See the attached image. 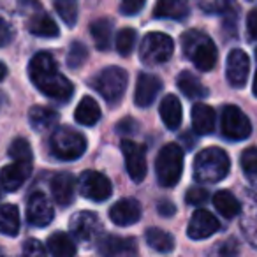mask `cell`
<instances>
[{
	"mask_svg": "<svg viewBox=\"0 0 257 257\" xmlns=\"http://www.w3.org/2000/svg\"><path fill=\"white\" fill-rule=\"evenodd\" d=\"M29 72L34 85L50 99L67 102L74 92L72 83L58 71L53 57L46 51H39L37 55H34L29 65Z\"/></svg>",
	"mask_w": 257,
	"mask_h": 257,
	"instance_id": "obj_1",
	"label": "cell"
},
{
	"mask_svg": "<svg viewBox=\"0 0 257 257\" xmlns=\"http://www.w3.org/2000/svg\"><path fill=\"white\" fill-rule=\"evenodd\" d=\"M231 159L222 148H204L194 159V178L201 183H217L229 175Z\"/></svg>",
	"mask_w": 257,
	"mask_h": 257,
	"instance_id": "obj_2",
	"label": "cell"
},
{
	"mask_svg": "<svg viewBox=\"0 0 257 257\" xmlns=\"http://www.w3.org/2000/svg\"><path fill=\"white\" fill-rule=\"evenodd\" d=\"M182 46L187 58L199 71L208 72L217 65V46L204 32H199V30L185 32L182 37Z\"/></svg>",
	"mask_w": 257,
	"mask_h": 257,
	"instance_id": "obj_3",
	"label": "cell"
},
{
	"mask_svg": "<svg viewBox=\"0 0 257 257\" xmlns=\"http://www.w3.org/2000/svg\"><path fill=\"white\" fill-rule=\"evenodd\" d=\"M157 182L162 187H175L183 173V150L176 143H169L159 152L155 161Z\"/></svg>",
	"mask_w": 257,
	"mask_h": 257,
	"instance_id": "obj_4",
	"label": "cell"
},
{
	"mask_svg": "<svg viewBox=\"0 0 257 257\" xmlns=\"http://www.w3.org/2000/svg\"><path fill=\"white\" fill-rule=\"evenodd\" d=\"M51 152L62 161H76L86 150V140L79 131L72 127H57L50 138Z\"/></svg>",
	"mask_w": 257,
	"mask_h": 257,
	"instance_id": "obj_5",
	"label": "cell"
},
{
	"mask_svg": "<svg viewBox=\"0 0 257 257\" xmlns=\"http://www.w3.org/2000/svg\"><path fill=\"white\" fill-rule=\"evenodd\" d=\"M175 51V43L169 36L162 32H150L143 37L140 48L141 62L147 65H161L171 58Z\"/></svg>",
	"mask_w": 257,
	"mask_h": 257,
	"instance_id": "obj_6",
	"label": "cell"
},
{
	"mask_svg": "<svg viewBox=\"0 0 257 257\" xmlns=\"http://www.w3.org/2000/svg\"><path fill=\"white\" fill-rule=\"evenodd\" d=\"M127 83H128L127 72L121 67L111 65V67H106L102 72L97 74L93 86L106 99V102L114 104L123 97L125 90H127Z\"/></svg>",
	"mask_w": 257,
	"mask_h": 257,
	"instance_id": "obj_7",
	"label": "cell"
},
{
	"mask_svg": "<svg viewBox=\"0 0 257 257\" xmlns=\"http://www.w3.org/2000/svg\"><path fill=\"white\" fill-rule=\"evenodd\" d=\"M220 128L222 134L231 141H243L252 133V125H250L248 116L234 104H229V106H225L222 109Z\"/></svg>",
	"mask_w": 257,
	"mask_h": 257,
	"instance_id": "obj_8",
	"label": "cell"
},
{
	"mask_svg": "<svg viewBox=\"0 0 257 257\" xmlns=\"http://www.w3.org/2000/svg\"><path fill=\"white\" fill-rule=\"evenodd\" d=\"M78 187L83 197H86V199H90V201H95V203L106 201L107 197L111 196V192H113L109 178L104 176L102 173H99V171L81 173Z\"/></svg>",
	"mask_w": 257,
	"mask_h": 257,
	"instance_id": "obj_9",
	"label": "cell"
},
{
	"mask_svg": "<svg viewBox=\"0 0 257 257\" xmlns=\"http://www.w3.org/2000/svg\"><path fill=\"white\" fill-rule=\"evenodd\" d=\"M69 227L72 236L81 243H93L102 231L99 217L93 211H78L76 215H72Z\"/></svg>",
	"mask_w": 257,
	"mask_h": 257,
	"instance_id": "obj_10",
	"label": "cell"
},
{
	"mask_svg": "<svg viewBox=\"0 0 257 257\" xmlns=\"http://www.w3.org/2000/svg\"><path fill=\"white\" fill-rule=\"evenodd\" d=\"M121 152H123L125 169H127L128 176L136 183L143 182L145 176H147V155H145V148L141 145L134 143L133 140H123L121 141Z\"/></svg>",
	"mask_w": 257,
	"mask_h": 257,
	"instance_id": "obj_11",
	"label": "cell"
},
{
	"mask_svg": "<svg viewBox=\"0 0 257 257\" xmlns=\"http://www.w3.org/2000/svg\"><path fill=\"white\" fill-rule=\"evenodd\" d=\"M250 72V58L243 50H232L225 62V78L232 88H243Z\"/></svg>",
	"mask_w": 257,
	"mask_h": 257,
	"instance_id": "obj_12",
	"label": "cell"
},
{
	"mask_svg": "<svg viewBox=\"0 0 257 257\" xmlns=\"http://www.w3.org/2000/svg\"><path fill=\"white\" fill-rule=\"evenodd\" d=\"M55 217L53 206L43 192H34L27 204V220L36 227H46Z\"/></svg>",
	"mask_w": 257,
	"mask_h": 257,
	"instance_id": "obj_13",
	"label": "cell"
},
{
	"mask_svg": "<svg viewBox=\"0 0 257 257\" xmlns=\"http://www.w3.org/2000/svg\"><path fill=\"white\" fill-rule=\"evenodd\" d=\"M99 252L102 257H138V245L134 238L107 234L99 241Z\"/></svg>",
	"mask_w": 257,
	"mask_h": 257,
	"instance_id": "obj_14",
	"label": "cell"
},
{
	"mask_svg": "<svg viewBox=\"0 0 257 257\" xmlns=\"http://www.w3.org/2000/svg\"><path fill=\"white\" fill-rule=\"evenodd\" d=\"M218 220L213 217V213L206 210H196L189 222V229L187 234L192 239H206L213 236L218 231Z\"/></svg>",
	"mask_w": 257,
	"mask_h": 257,
	"instance_id": "obj_15",
	"label": "cell"
},
{
	"mask_svg": "<svg viewBox=\"0 0 257 257\" xmlns=\"http://www.w3.org/2000/svg\"><path fill=\"white\" fill-rule=\"evenodd\" d=\"M109 218L113 224L116 225H133L141 218V206L136 199L127 197V199H120L114 203L109 210Z\"/></svg>",
	"mask_w": 257,
	"mask_h": 257,
	"instance_id": "obj_16",
	"label": "cell"
},
{
	"mask_svg": "<svg viewBox=\"0 0 257 257\" xmlns=\"http://www.w3.org/2000/svg\"><path fill=\"white\" fill-rule=\"evenodd\" d=\"M30 171H32V164H25V162H13L4 166L0 169V185L8 192H15L27 182Z\"/></svg>",
	"mask_w": 257,
	"mask_h": 257,
	"instance_id": "obj_17",
	"label": "cell"
},
{
	"mask_svg": "<svg viewBox=\"0 0 257 257\" xmlns=\"http://www.w3.org/2000/svg\"><path fill=\"white\" fill-rule=\"evenodd\" d=\"M162 90V81L154 74H140L134 92V102L140 107H148Z\"/></svg>",
	"mask_w": 257,
	"mask_h": 257,
	"instance_id": "obj_18",
	"label": "cell"
},
{
	"mask_svg": "<svg viewBox=\"0 0 257 257\" xmlns=\"http://www.w3.org/2000/svg\"><path fill=\"white\" fill-rule=\"evenodd\" d=\"M76 192V180L69 173H58L51 180V194L57 204L60 206H69L74 199Z\"/></svg>",
	"mask_w": 257,
	"mask_h": 257,
	"instance_id": "obj_19",
	"label": "cell"
},
{
	"mask_svg": "<svg viewBox=\"0 0 257 257\" xmlns=\"http://www.w3.org/2000/svg\"><path fill=\"white\" fill-rule=\"evenodd\" d=\"M159 111H161V118L164 121V125L171 131L180 127L182 123V102L176 95L169 93L164 99L161 100V106H159Z\"/></svg>",
	"mask_w": 257,
	"mask_h": 257,
	"instance_id": "obj_20",
	"label": "cell"
},
{
	"mask_svg": "<svg viewBox=\"0 0 257 257\" xmlns=\"http://www.w3.org/2000/svg\"><path fill=\"white\" fill-rule=\"evenodd\" d=\"M192 127L197 134H210L215 128V111L208 104H196L192 107Z\"/></svg>",
	"mask_w": 257,
	"mask_h": 257,
	"instance_id": "obj_21",
	"label": "cell"
},
{
	"mask_svg": "<svg viewBox=\"0 0 257 257\" xmlns=\"http://www.w3.org/2000/svg\"><path fill=\"white\" fill-rule=\"evenodd\" d=\"M189 13L187 0H157L154 9L155 18L162 20H182Z\"/></svg>",
	"mask_w": 257,
	"mask_h": 257,
	"instance_id": "obj_22",
	"label": "cell"
},
{
	"mask_svg": "<svg viewBox=\"0 0 257 257\" xmlns=\"http://www.w3.org/2000/svg\"><path fill=\"white\" fill-rule=\"evenodd\" d=\"M74 118L78 123L86 125V127H93L97 121L100 120V107L93 97H83L79 104L76 106Z\"/></svg>",
	"mask_w": 257,
	"mask_h": 257,
	"instance_id": "obj_23",
	"label": "cell"
},
{
	"mask_svg": "<svg viewBox=\"0 0 257 257\" xmlns=\"http://www.w3.org/2000/svg\"><path fill=\"white\" fill-rule=\"evenodd\" d=\"M176 85H178L180 92L185 97H189V99H203V97L208 95L206 86L189 71L180 72L178 79H176Z\"/></svg>",
	"mask_w": 257,
	"mask_h": 257,
	"instance_id": "obj_24",
	"label": "cell"
},
{
	"mask_svg": "<svg viewBox=\"0 0 257 257\" xmlns=\"http://www.w3.org/2000/svg\"><path fill=\"white\" fill-rule=\"evenodd\" d=\"M48 250L51 257H74L76 243L65 232H55L48 238Z\"/></svg>",
	"mask_w": 257,
	"mask_h": 257,
	"instance_id": "obj_25",
	"label": "cell"
},
{
	"mask_svg": "<svg viewBox=\"0 0 257 257\" xmlns=\"http://www.w3.org/2000/svg\"><path fill=\"white\" fill-rule=\"evenodd\" d=\"M213 206L225 218H234L241 213V203L229 190H218L213 196Z\"/></svg>",
	"mask_w": 257,
	"mask_h": 257,
	"instance_id": "obj_26",
	"label": "cell"
},
{
	"mask_svg": "<svg viewBox=\"0 0 257 257\" xmlns=\"http://www.w3.org/2000/svg\"><path fill=\"white\" fill-rule=\"evenodd\" d=\"M90 34H92L95 46L99 50L106 51L111 46V37H113V22L109 18H99L90 25Z\"/></svg>",
	"mask_w": 257,
	"mask_h": 257,
	"instance_id": "obj_27",
	"label": "cell"
},
{
	"mask_svg": "<svg viewBox=\"0 0 257 257\" xmlns=\"http://www.w3.org/2000/svg\"><path fill=\"white\" fill-rule=\"evenodd\" d=\"M29 30L30 34L37 37H57L58 34V27L53 22L51 16H48L46 13H37L30 18L29 22Z\"/></svg>",
	"mask_w": 257,
	"mask_h": 257,
	"instance_id": "obj_28",
	"label": "cell"
},
{
	"mask_svg": "<svg viewBox=\"0 0 257 257\" xmlns=\"http://www.w3.org/2000/svg\"><path fill=\"white\" fill-rule=\"evenodd\" d=\"M29 120L37 133H41V131H48V128H51L57 123L58 114H57V111L51 109V107L34 106L29 113Z\"/></svg>",
	"mask_w": 257,
	"mask_h": 257,
	"instance_id": "obj_29",
	"label": "cell"
},
{
	"mask_svg": "<svg viewBox=\"0 0 257 257\" xmlns=\"http://www.w3.org/2000/svg\"><path fill=\"white\" fill-rule=\"evenodd\" d=\"M0 232L8 236H16L20 232V211L15 204L0 206Z\"/></svg>",
	"mask_w": 257,
	"mask_h": 257,
	"instance_id": "obj_30",
	"label": "cell"
},
{
	"mask_svg": "<svg viewBox=\"0 0 257 257\" xmlns=\"http://www.w3.org/2000/svg\"><path fill=\"white\" fill-rule=\"evenodd\" d=\"M147 238V243L152 246L154 250L157 252H171L175 248V238H173L169 232H166L164 229H159V227H150L145 234Z\"/></svg>",
	"mask_w": 257,
	"mask_h": 257,
	"instance_id": "obj_31",
	"label": "cell"
},
{
	"mask_svg": "<svg viewBox=\"0 0 257 257\" xmlns=\"http://www.w3.org/2000/svg\"><path fill=\"white\" fill-rule=\"evenodd\" d=\"M241 227L248 241L257 246V197H248V206L245 208Z\"/></svg>",
	"mask_w": 257,
	"mask_h": 257,
	"instance_id": "obj_32",
	"label": "cell"
},
{
	"mask_svg": "<svg viewBox=\"0 0 257 257\" xmlns=\"http://www.w3.org/2000/svg\"><path fill=\"white\" fill-rule=\"evenodd\" d=\"M241 169L245 173L246 180L252 183L253 187H257V147L246 148L241 154Z\"/></svg>",
	"mask_w": 257,
	"mask_h": 257,
	"instance_id": "obj_33",
	"label": "cell"
},
{
	"mask_svg": "<svg viewBox=\"0 0 257 257\" xmlns=\"http://www.w3.org/2000/svg\"><path fill=\"white\" fill-rule=\"evenodd\" d=\"M9 155L15 162H25V164H32V148L27 143V140L18 138L11 143L9 147Z\"/></svg>",
	"mask_w": 257,
	"mask_h": 257,
	"instance_id": "obj_34",
	"label": "cell"
},
{
	"mask_svg": "<svg viewBox=\"0 0 257 257\" xmlns=\"http://www.w3.org/2000/svg\"><path fill=\"white\" fill-rule=\"evenodd\" d=\"M138 41V34L134 29H121L120 32L116 34V50L120 55L127 57L131 55V51L134 50Z\"/></svg>",
	"mask_w": 257,
	"mask_h": 257,
	"instance_id": "obj_35",
	"label": "cell"
},
{
	"mask_svg": "<svg viewBox=\"0 0 257 257\" xmlns=\"http://www.w3.org/2000/svg\"><path fill=\"white\" fill-rule=\"evenodd\" d=\"M88 58V50L83 43H72L67 53V65L71 69H79Z\"/></svg>",
	"mask_w": 257,
	"mask_h": 257,
	"instance_id": "obj_36",
	"label": "cell"
},
{
	"mask_svg": "<svg viewBox=\"0 0 257 257\" xmlns=\"http://www.w3.org/2000/svg\"><path fill=\"white\" fill-rule=\"evenodd\" d=\"M55 8H57L60 18L64 20L67 25H71V27L74 25L76 20H78V8H76L74 0H57Z\"/></svg>",
	"mask_w": 257,
	"mask_h": 257,
	"instance_id": "obj_37",
	"label": "cell"
},
{
	"mask_svg": "<svg viewBox=\"0 0 257 257\" xmlns=\"http://www.w3.org/2000/svg\"><path fill=\"white\" fill-rule=\"evenodd\" d=\"M145 4L147 0H120V13L123 16H136Z\"/></svg>",
	"mask_w": 257,
	"mask_h": 257,
	"instance_id": "obj_38",
	"label": "cell"
},
{
	"mask_svg": "<svg viewBox=\"0 0 257 257\" xmlns=\"http://www.w3.org/2000/svg\"><path fill=\"white\" fill-rule=\"evenodd\" d=\"M23 257H46V250L37 239H27L23 245Z\"/></svg>",
	"mask_w": 257,
	"mask_h": 257,
	"instance_id": "obj_39",
	"label": "cell"
},
{
	"mask_svg": "<svg viewBox=\"0 0 257 257\" xmlns=\"http://www.w3.org/2000/svg\"><path fill=\"white\" fill-rule=\"evenodd\" d=\"M185 199L189 204L199 206V204H204L208 201V192L204 189H201V187H192V189L187 190Z\"/></svg>",
	"mask_w": 257,
	"mask_h": 257,
	"instance_id": "obj_40",
	"label": "cell"
},
{
	"mask_svg": "<svg viewBox=\"0 0 257 257\" xmlns=\"http://www.w3.org/2000/svg\"><path fill=\"white\" fill-rule=\"evenodd\" d=\"M246 30L252 39H257V9H252L246 16Z\"/></svg>",
	"mask_w": 257,
	"mask_h": 257,
	"instance_id": "obj_41",
	"label": "cell"
},
{
	"mask_svg": "<svg viewBox=\"0 0 257 257\" xmlns=\"http://www.w3.org/2000/svg\"><path fill=\"white\" fill-rule=\"evenodd\" d=\"M116 128H118V133H121V134H131L138 128V123L133 118H123V120L118 123Z\"/></svg>",
	"mask_w": 257,
	"mask_h": 257,
	"instance_id": "obj_42",
	"label": "cell"
},
{
	"mask_svg": "<svg viewBox=\"0 0 257 257\" xmlns=\"http://www.w3.org/2000/svg\"><path fill=\"white\" fill-rule=\"evenodd\" d=\"M9 39H11V29L4 20H0V46H6Z\"/></svg>",
	"mask_w": 257,
	"mask_h": 257,
	"instance_id": "obj_43",
	"label": "cell"
},
{
	"mask_svg": "<svg viewBox=\"0 0 257 257\" xmlns=\"http://www.w3.org/2000/svg\"><path fill=\"white\" fill-rule=\"evenodd\" d=\"M157 210L161 215H164V217H169V215L175 213V204L169 203V201H161V203L157 204Z\"/></svg>",
	"mask_w": 257,
	"mask_h": 257,
	"instance_id": "obj_44",
	"label": "cell"
},
{
	"mask_svg": "<svg viewBox=\"0 0 257 257\" xmlns=\"http://www.w3.org/2000/svg\"><path fill=\"white\" fill-rule=\"evenodd\" d=\"M6 76H8V67H6V65L2 64V62H0V81H2V79H4Z\"/></svg>",
	"mask_w": 257,
	"mask_h": 257,
	"instance_id": "obj_45",
	"label": "cell"
},
{
	"mask_svg": "<svg viewBox=\"0 0 257 257\" xmlns=\"http://www.w3.org/2000/svg\"><path fill=\"white\" fill-rule=\"evenodd\" d=\"M252 92H253V95L257 97V72H255V78H253V86H252Z\"/></svg>",
	"mask_w": 257,
	"mask_h": 257,
	"instance_id": "obj_46",
	"label": "cell"
},
{
	"mask_svg": "<svg viewBox=\"0 0 257 257\" xmlns=\"http://www.w3.org/2000/svg\"><path fill=\"white\" fill-rule=\"evenodd\" d=\"M0 257H4V253H2V252H0Z\"/></svg>",
	"mask_w": 257,
	"mask_h": 257,
	"instance_id": "obj_47",
	"label": "cell"
}]
</instances>
